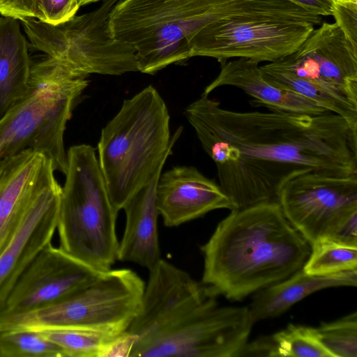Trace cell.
<instances>
[{
  "instance_id": "836d02e7",
  "label": "cell",
  "mask_w": 357,
  "mask_h": 357,
  "mask_svg": "<svg viewBox=\"0 0 357 357\" xmlns=\"http://www.w3.org/2000/svg\"><path fill=\"white\" fill-rule=\"evenodd\" d=\"M333 3H357V0H331Z\"/></svg>"
},
{
  "instance_id": "f546056e",
  "label": "cell",
  "mask_w": 357,
  "mask_h": 357,
  "mask_svg": "<svg viewBox=\"0 0 357 357\" xmlns=\"http://www.w3.org/2000/svg\"><path fill=\"white\" fill-rule=\"evenodd\" d=\"M39 0H0L1 16L17 20L37 17Z\"/></svg>"
},
{
  "instance_id": "6da1fadb",
  "label": "cell",
  "mask_w": 357,
  "mask_h": 357,
  "mask_svg": "<svg viewBox=\"0 0 357 357\" xmlns=\"http://www.w3.org/2000/svg\"><path fill=\"white\" fill-rule=\"evenodd\" d=\"M269 110L232 111L204 96L185 109L234 209L277 201L288 180L307 172L357 174V130L342 116Z\"/></svg>"
},
{
  "instance_id": "d4e9b609",
  "label": "cell",
  "mask_w": 357,
  "mask_h": 357,
  "mask_svg": "<svg viewBox=\"0 0 357 357\" xmlns=\"http://www.w3.org/2000/svg\"><path fill=\"white\" fill-rule=\"evenodd\" d=\"M0 357H66L63 349L42 332L29 330L0 333Z\"/></svg>"
},
{
  "instance_id": "7402d4cb",
  "label": "cell",
  "mask_w": 357,
  "mask_h": 357,
  "mask_svg": "<svg viewBox=\"0 0 357 357\" xmlns=\"http://www.w3.org/2000/svg\"><path fill=\"white\" fill-rule=\"evenodd\" d=\"M264 77L273 85L303 97L327 111L340 115L357 130V105L341 93L318 82L275 67L260 66Z\"/></svg>"
},
{
  "instance_id": "44dd1931",
  "label": "cell",
  "mask_w": 357,
  "mask_h": 357,
  "mask_svg": "<svg viewBox=\"0 0 357 357\" xmlns=\"http://www.w3.org/2000/svg\"><path fill=\"white\" fill-rule=\"evenodd\" d=\"M31 61L17 20L0 17V118L29 89Z\"/></svg>"
},
{
  "instance_id": "ba28073f",
  "label": "cell",
  "mask_w": 357,
  "mask_h": 357,
  "mask_svg": "<svg viewBox=\"0 0 357 357\" xmlns=\"http://www.w3.org/2000/svg\"><path fill=\"white\" fill-rule=\"evenodd\" d=\"M119 0H105L93 11L57 24L36 18L20 20L32 48L73 71L121 75L139 71L135 48L112 37L109 16Z\"/></svg>"
},
{
  "instance_id": "83f0119b",
  "label": "cell",
  "mask_w": 357,
  "mask_h": 357,
  "mask_svg": "<svg viewBox=\"0 0 357 357\" xmlns=\"http://www.w3.org/2000/svg\"><path fill=\"white\" fill-rule=\"evenodd\" d=\"M79 7L77 0H39L36 19L57 24L75 16Z\"/></svg>"
},
{
  "instance_id": "2e32d148",
  "label": "cell",
  "mask_w": 357,
  "mask_h": 357,
  "mask_svg": "<svg viewBox=\"0 0 357 357\" xmlns=\"http://www.w3.org/2000/svg\"><path fill=\"white\" fill-rule=\"evenodd\" d=\"M155 199L163 224L169 227L179 226L216 209H234L219 184L192 166H176L161 172Z\"/></svg>"
},
{
  "instance_id": "7a4b0ae2",
  "label": "cell",
  "mask_w": 357,
  "mask_h": 357,
  "mask_svg": "<svg viewBox=\"0 0 357 357\" xmlns=\"http://www.w3.org/2000/svg\"><path fill=\"white\" fill-rule=\"evenodd\" d=\"M200 249L202 283L232 301L287 278L311 251L277 201L231 210Z\"/></svg>"
},
{
  "instance_id": "8fae6325",
  "label": "cell",
  "mask_w": 357,
  "mask_h": 357,
  "mask_svg": "<svg viewBox=\"0 0 357 357\" xmlns=\"http://www.w3.org/2000/svg\"><path fill=\"white\" fill-rule=\"evenodd\" d=\"M277 202L290 224L311 245L327 238L339 224L357 213V174H298L282 186Z\"/></svg>"
},
{
  "instance_id": "9c48e42d",
  "label": "cell",
  "mask_w": 357,
  "mask_h": 357,
  "mask_svg": "<svg viewBox=\"0 0 357 357\" xmlns=\"http://www.w3.org/2000/svg\"><path fill=\"white\" fill-rule=\"evenodd\" d=\"M253 322L248 307L211 303L137 338L132 357H239Z\"/></svg>"
},
{
  "instance_id": "7c38bea8",
  "label": "cell",
  "mask_w": 357,
  "mask_h": 357,
  "mask_svg": "<svg viewBox=\"0 0 357 357\" xmlns=\"http://www.w3.org/2000/svg\"><path fill=\"white\" fill-rule=\"evenodd\" d=\"M100 273L50 243L15 284L0 319L28 314L58 303L89 285Z\"/></svg>"
},
{
  "instance_id": "52a82bcc",
  "label": "cell",
  "mask_w": 357,
  "mask_h": 357,
  "mask_svg": "<svg viewBox=\"0 0 357 357\" xmlns=\"http://www.w3.org/2000/svg\"><path fill=\"white\" fill-rule=\"evenodd\" d=\"M145 283L127 268L102 273L69 298L28 314L0 319V333L92 330L120 334L139 314Z\"/></svg>"
},
{
  "instance_id": "484cf974",
  "label": "cell",
  "mask_w": 357,
  "mask_h": 357,
  "mask_svg": "<svg viewBox=\"0 0 357 357\" xmlns=\"http://www.w3.org/2000/svg\"><path fill=\"white\" fill-rule=\"evenodd\" d=\"M42 333L63 349L66 357H99L105 347L121 334L80 329Z\"/></svg>"
},
{
  "instance_id": "e575fe53",
  "label": "cell",
  "mask_w": 357,
  "mask_h": 357,
  "mask_svg": "<svg viewBox=\"0 0 357 357\" xmlns=\"http://www.w3.org/2000/svg\"><path fill=\"white\" fill-rule=\"evenodd\" d=\"M100 0H77V2L79 6H82L89 3L96 2Z\"/></svg>"
},
{
  "instance_id": "ac0fdd59",
  "label": "cell",
  "mask_w": 357,
  "mask_h": 357,
  "mask_svg": "<svg viewBox=\"0 0 357 357\" xmlns=\"http://www.w3.org/2000/svg\"><path fill=\"white\" fill-rule=\"evenodd\" d=\"M220 63L218 75L205 87L202 96H208L217 88L229 86L251 96L256 106L310 115L330 112L303 97L273 85L264 77L257 62L238 58Z\"/></svg>"
},
{
  "instance_id": "4dcf8cb0",
  "label": "cell",
  "mask_w": 357,
  "mask_h": 357,
  "mask_svg": "<svg viewBox=\"0 0 357 357\" xmlns=\"http://www.w3.org/2000/svg\"><path fill=\"white\" fill-rule=\"evenodd\" d=\"M324 240L347 246L357 247V213L339 224L328 237Z\"/></svg>"
},
{
  "instance_id": "e0dca14e",
  "label": "cell",
  "mask_w": 357,
  "mask_h": 357,
  "mask_svg": "<svg viewBox=\"0 0 357 357\" xmlns=\"http://www.w3.org/2000/svg\"><path fill=\"white\" fill-rule=\"evenodd\" d=\"M52 169L54 168L48 157L31 149L24 150L0 162V252Z\"/></svg>"
},
{
  "instance_id": "5bb4252c",
  "label": "cell",
  "mask_w": 357,
  "mask_h": 357,
  "mask_svg": "<svg viewBox=\"0 0 357 357\" xmlns=\"http://www.w3.org/2000/svg\"><path fill=\"white\" fill-rule=\"evenodd\" d=\"M47 175L18 227L0 252V314L15 284L37 255L51 243L56 229L62 187Z\"/></svg>"
},
{
  "instance_id": "d6a6232c",
  "label": "cell",
  "mask_w": 357,
  "mask_h": 357,
  "mask_svg": "<svg viewBox=\"0 0 357 357\" xmlns=\"http://www.w3.org/2000/svg\"><path fill=\"white\" fill-rule=\"evenodd\" d=\"M302 8L319 16L332 15L333 3L331 0H290Z\"/></svg>"
},
{
  "instance_id": "ffe728a7",
  "label": "cell",
  "mask_w": 357,
  "mask_h": 357,
  "mask_svg": "<svg viewBox=\"0 0 357 357\" xmlns=\"http://www.w3.org/2000/svg\"><path fill=\"white\" fill-rule=\"evenodd\" d=\"M357 270L313 275L302 268L287 278L255 292L249 307L254 323L281 315L310 294L334 287H356Z\"/></svg>"
},
{
  "instance_id": "8992f818",
  "label": "cell",
  "mask_w": 357,
  "mask_h": 357,
  "mask_svg": "<svg viewBox=\"0 0 357 357\" xmlns=\"http://www.w3.org/2000/svg\"><path fill=\"white\" fill-rule=\"evenodd\" d=\"M217 0H122L109 16L113 38L132 45L139 71L153 75L191 58L189 42L215 22Z\"/></svg>"
},
{
  "instance_id": "4fadbf2b",
  "label": "cell",
  "mask_w": 357,
  "mask_h": 357,
  "mask_svg": "<svg viewBox=\"0 0 357 357\" xmlns=\"http://www.w3.org/2000/svg\"><path fill=\"white\" fill-rule=\"evenodd\" d=\"M271 63L333 89L357 105V48L335 22H322L296 52Z\"/></svg>"
},
{
  "instance_id": "30bf717a",
  "label": "cell",
  "mask_w": 357,
  "mask_h": 357,
  "mask_svg": "<svg viewBox=\"0 0 357 357\" xmlns=\"http://www.w3.org/2000/svg\"><path fill=\"white\" fill-rule=\"evenodd\" d=\"M314 26L269 19L220 21L202 28L189 42L191 57L216 59L220 63L244 58L273 62L296 52Z\"/></svg>"
},
{
  "instance_id": "cb8c5ba5",
  "label": "cell",
  "mask_w": 357,
  "mask_h": 357,
  "mask_svg": "<svg viewBox=\"0 0 357 357\" xmlns=\"http://www.w3.org/2000/svg\"><path fill=\"white\" fill-rule=\"evenodd\" d=\"M302 270L313 275H329L357 270V247L321 240L310 245Z\"/></svg>"
},
{
  "instance_id": "f1b7e54d",
  "label": "cell",
  "mask_w": 357,
  "mask_h": 357,
  "mask_svg": "<svg viewBox=\"0 0 357 357\" xmlns=\"http://www.w3.org/2000/svg\"><path fill=\"white\" fill-rule=\"evenodd\" d=\"M332 15L346 38L357 48V3H333Z\"/></svg>"
},
{
  "instance_id": "5b68a950",
  "label": "cell",
  "mask_w": 357,
  "mask_h": 357,
  "mask_svg": "<svg viewBox=\"0 0 357 357\" xmlns=\"http://www.w3.org/2000/svg\"><path fill=\"white\" fill-rule=\"evenodd\" d=\"M57 230L59 248L100 273L117 260L118 212L112 205L96 151L86 144L67 151Z\"/></svg>"
},
{
  "instance_id": "1f68e13d",
  "label": "cell",
  "mask_w": 357,
  "mask_h": 357,
  "mask_svg": "<svg viewBox=\"0 0 357 357\" xmlns=\"http://www.w3.org/2000/svg\"><path fill=\"white\" fill-rule=\"evenodd\" d=\"M137 337L127 331L109 342L99 357H130Z\"/></svg>"
},
{
  "instance_id": "d6986e66",
  "label": "cell",
  "mask_w": 357,
  "mask_h": 357,
  "mask_svg": "<svg viewBox=\"0 0 357 357\" xmlns=\"http://www.w3.org/2000/svg\"><path fill=\"white\" fill-rule=\"evenodd\" d=\"M160 175L136 192L124 205L126 227L117 255V260L135 263L149 271L161 259L155 199Z\"/></svg>"
},
{
  "instance_id": "9a60e30c",
  "label": "cell",
  "mask_w": 357,
  "mask_h": 357,
  "mask_svg": "<svg viewBox=\"0 0 357 357\" xmlns=\"http://www.w3.org/2000/svg\"><path fill=\"white\" fill-rule=\"evenodd\" d=\"M218 294L164 259L149 271L139 314L127 331L137 338L215 301Z\"/></svg>"
},
{
  "instance_id": "603a6c76",
  "label": "cell",
  "mask_w": 357,
  "mask_h": 357,
  "mask_svg": "<svg viewBox=\"0 0 357 357\" xmlns=\"http://www.w3.org/2000/svg\"><path fill=\"white\" fill-rule=\"evenodd\" d=\"M247 356L332 357L318 340L314 328L294 324L248 341L239 357Z\"/></svg>"
},
{
  "instance_id": "3957f363",
  "label": "cell",
  "mask_w": 357,
  "mask_h": 357,
  "mask_svg": "<svg viewBox=\"0 0 357 357\" xmlns=\"http://www.w3.org/2000/svg\"><path fill=\"white\" fill-rule=\"evenodd\" d=\"M169 123L165 102L149 85L124 100L102 129L98 159L109 199L117 211L161 174L183 130L179 127L172 135Z\"/></svg>"
},
{
  "instance_id": "277c9868",
  "label": "cell",
  "mask_w": 357,
  "mask_h": 357,
  "mask_svg": "<svg viewBox=\"0 0 357 357\" xmlns=\"http://www.w3.org/2000/svg\"><path fill=\"white\" fill-rule=\"evenodd\" d=\"M88 76L46 56L32 62L25 96L0 118V162L24 150L48 157L55 171L67 170L64 132Z\"/></svg>"
},
{
  "instance_id": "4316f807",
  "label": "cell",
  "mask_w": 357,
  "mask_h": 357,
  "mask_svg": "<svg viewBox=\"0 0 357 357\" xmlns=\"http://www.w3.org/2000/svg\"><path fill=\"white\" fill-rule=\"evenodd\" d=\"M324 347L332 357H357V312L314 328Z\"/></svg>"
}]
</instances>
